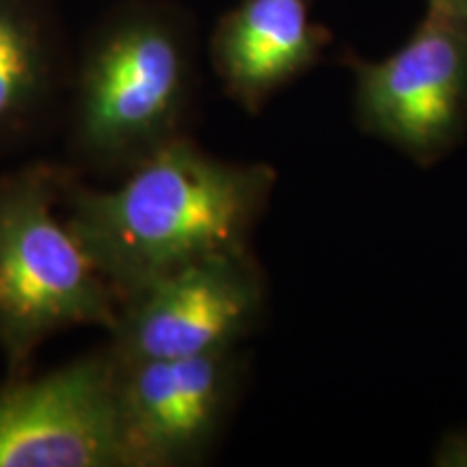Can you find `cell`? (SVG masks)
I'll return each instance as SVG.
<instances>
[{
    "instance_id": "1",
    "label": "cell",
    "mask_w": 467,
    "mask_h": 467,
    "mask_svg": "<svg viewBox=\"0 0 467 467\" xmlns=\"http://www.w3.org/2000/svg\"><path fill=\"white\" fill-rule=\"evenodd\" d=\"M273 186L268 165L219 161L169 137L119 189L80 192L67 227L102 277L134 295L191 262L249 251Z\"/></svg>"
},
{
    "instance_id": "2",
    "label": "cell",
    "mask_w": 467,
    "mask_h": 467,
    "mask_svg": "<svg viewBox=\"0 0 467 467\" xmlns=\"http://www.w3.org/2000/svg\"><path fill=\"white\" fill-rule=\"evenodd\" d=\"M192 78L186 25L171 9L137 5L93 37L78 76V126L87 148L115 154L171 137Z\"/></svg>"
},
{
    "instance_id": "3",
    "label": "cell",
    "mask_w": 467,
    "mask_h": 467,
    "mask_svg": "<svg viewBox=\"0 0 467 467\" xmlns=\"http://www.w3.org/2000/svg\"><path fill=\"white\" fill-rule=\"evenodd\" d=\"M113 323L102 273L50 208L37 180L0 189V340L25 359L69 325Z\"/></svg>"
},
{
    "instance_id": "4",
    "label": "cell",
    "mask_w": 467,
    "mask_h": 467,
    "mask_svg": "<svg viewBox=\"0 0 467 467\" xmlns=\"http://www.w3.org/2000/svg\"><path fill=\"white\" fill-rule=\"evenodd\" d=\"M355 78L361 132L431 167L467 132V17L426 9L424 20L392 55L364 58L344 50Z\"/></svg>"
},
{
    "instance_id": "5",
    "label": "cell",
    "mask_w": 467,
    "mask_h": 467,
    "mask_svg": "<svg viewBox=\"0 0 467 467\" xmlns=\"http://www.w3.org/2000/svg\"><path fill=\"white\" fill-rule=\"evenodd\" d=\"M134 465L119 364L87 359L0 389V467Z\"/></svg>"
},
{
    "instance_id": "6",
    "label": "cell",
    "mask_w": 467,
    "mask_h": 467,
    "mask_svg": "<svg viewBox=\"0 0 467 467\" xmlns=\"http://www.w3.org/2000/svg\"><path fill=\"white\" fill-rule=\"evenodd\" d=\"M117 320L119 364L232 350L258 323L265 285L249 251L203 258L134 292Z\"/></svg>"
},
{
    "instance_id": "7",
    "label": "cell",
    "mask_w": 467,
    "mask_h": 467,
    "mask_svg": "<svg viewBox=\"0 0 467 467\" xmlns=\"http://www.w3.org/2000/svg\"><path fill=\"white\" fill-rule=\"evenodd\" d=\"M234 379L232 350L119 364V402L134 465L202 457L223 424Z\"/></svg>"
},
{
    "instance_id": "8",
    "label": "cell",
    "mask_w": 467,
    "mask_h": 467,
    "mask_svg": "<svg viewBox=\"0 0 467 467\" xmlns=\"http://www.w3.org/2000/svg\"><path fill=\"white\" fill-rule=\"evenodd\" d=\"M331 37L312 0H241L214 26L210 57L227 96L258 113L317 66Z\"/></svg>"
},
{
    "instance_id": "9",
    "label": "cell",
    "mask_w": 467,
    "mask_h": 467,
    "mask_svg": "<svg viewBox=\"0 0 467 467\" xmlns=\"http://www.w3.org/2000/svg\"><path fill=\"white\" fill-rule=\"evenodd\" d=\"M55 39L35 0H0V126L14 124L50 83Z\"/></svg>"
},
{
    "instance_id": "10",
    "label": "cell",
    "mask_w": 467,
    "mask_h": 467,
    "mask_svg": "<svg viewBox=\"0 0 467 467\" xmlns=\"http://www.w3.org/2000/svg\"><path fill=\"white\" fill-rule=\"evenodd\" d=\"M429 9L446 11V14L467 17V0H429Z\"/></svg>"
},
{
    "instance_id": "11",
    "label": "cell",
    "mask_w": 467,
    "mask_h": 467,
    "mask_svg": "<svg viewBox=\"0 0 467 467\" xmlns=\"http://www.w3.org/2000/svg\"><path fill=\"white\" fill-rule=\"evenodd\" d=\"M443 459H448V463L454 465H467V437L465 440H454L448 443V452L443 454Z\"/></svg>"
}]
</instances>
